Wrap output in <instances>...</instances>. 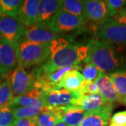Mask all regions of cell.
<instances>
[{"label": "cell", "mask_w": 126, "mask_h": 126, "mask_svg": "<svg viewBox=\"0 0 126 126\" xmlns=\"http://www.w3.org/2000/svg\"><path fill=\"white\" fill-rule=\"evenodd\" d=\"M115 90L120 97L119 102L126 98V71L119 70L109 74Z\"/></svg>", "instance_id": "7402d4cb"}, {"label": "cell", "mask_w": 126, "mask_h": 126, "mask_svg": "<svg viewBox=\"0 0 126 126\" xmlns=\"http://www.w3.org/2000/svg\"><path fill=\"white\" fill-rule=\"evenodd\" d=\"M84 11L87 23H90V30L94 32L108 17L107 6L102 0L84 1Z\"/></svg>", "instance_id": "52a82bcc"}, {"label": "cell", "mask_w": 126, "mask_h": 126, "mask_svg": "<svg viewBox=\"0 0 126 126\" xmlns=\"http://www.w3.org/2000/svg\"><path fill=\"white\" fill-rule=\"evenodd\" d=\"M55 126H70L67 125V124H66V123H63V122H58L56 125Z\"/></svg>", "instance_id": "836d02e7"}, {"label": "cell", "mask_w": 126, "mask_h": 126, "mask_svg": "<svg viewBox=\"0 0 126 126\" xmlns=\"http://www.w3.org/2000/svg\"><path fill=\"white\" fill-rule=\"evenodd\" d=\"M23 2L22 0H0V19L17 18Z\"/></svg>", "instance_id": "d6986e66"}, {"label": "cell", "mask_w": 126, "mask_h": 126, "mask_svg": "<svg viewBox=\"0 0 126 126\" xmlns=\"http://www.w3.org/2000/svg\"><path fill=\"white\" fill-rule=\"evenodd\" d=\"M87 23L72 14L60 10L52 18L49 27L52 31L61 35L72 32L83 30Z\"/></svg>", "instance_id": "5b68a950"}, {"label": "cell", "mask_w": 126, "mask_h": 126, "mask_svg": "<svg viewBox=\"0 0 126 126\" xmlns=\"http://www.w3.org/2000/svg\"><path fill=\"white\" fill-rule=\"evenodd\" d=\"M9 106H18L34 108L45 107V104L42 99L41 90L33 88L25 94L14 97Z\"/></svg>", "instance_id": "5bb4252c"}, {"label": "cell", "mask_w": 126, "mask_h": 126, "mask_svg": "<svg viewBox=\"0 0 126 126\" xmlns=\"http://www.w3.org/2000/svg\"><path fill=\"white\" fill-rule=\"evenodd\" d=\"M6 78H7V77H5V76H4V75H2V74H0V86L1 85V83H3V81H4Z\"/></svg>", "instance_id": "d6a6232c"}, {"label": "cell", "mask_w": 126, "mask_h": 126, "mask_svg": "<svg viewBox=\"0 0 126 126\" xmlns=\"http://www.w3.org/2000/svg\"><path fill=\"white\" fill-rule=\"evenodd\" d=\"M110 122L117 125H126V110L115 113L110 118Z\"/></svg>", "instance_id": "f546056e"}, {"label": "cell", "mask_w": 126, "mask_h": 126, "mask_svg": "<svg viewBox=\"0 0 126 126\" xmlns=\"http://www.w3.org/2000/svg\"><path fill=\"white\" fill-rule=\"evenodd\" d=\"M61 1L41 0L38 6L37 24H49L50 20L60 10Z\"/></svg>", "instance_id": "e0dca14e"}, {"label": "cell", "mask_w": 126, "mask_h": 126, "mask_svg": "<svg viewBox=\"0 0 126 126\" xmlns=\"http://www.w3.org/2000/svg\"><path fill=\"white\" fill-rule=\"evenodd\" d=\"M104 1L107 6L109 18L116 16L121 9L126 4V0H107Z\"/></svg>", "instance_id": "83f0119b"}, {"label": "cell", "mask_w": 126, "mask_h": 126, "mask_svg": "<svg viewBox=\"0 0 126 126\" xmlns=\"http://www.w3.org/2000/svg\"><path fill=\"white\" fill-rule=\"evenodd\" d=\"M14 98L9 77H7L0 86V107L9 106Z\"/></svg>", "instance_id": "cb8c5ba5"}, {"label": "cell", "mask_w": 126, "mask_h": 126, "mask_svg": "<svg viewBox=\"0 0 126 126\" xmlns=\"http://www.w3.org/2000/svg\"><path fill=\"white\" fill-rule=\"evenodd\" d=\"M50 44H37L20 39L17 46L18 65L25 69L45 63L50 56Z\"/></svg>", "instance_id": "3957f363"}, {"label": "cell", "mask_w": 126, "mask_h": 126, "mask_svg": "<svg viewBox=\"0 0 126 126\" xmlns=\"http://www.w3.org/2000/svg\"><path fill=\"white\" fill-rule=\"evenodd\" d=\"M17 46L4 39H0V74L9 76L18 65Z\"/></svg>", "instance_id": "8992f818"}, {"label": "cell", "mask_w": 126, "mask_h": 126, "mask_svg": "<svg viewBox=\"0 0 126 126\" xmlns=\"http://www.w3.org/2000/svg\"><path fill=\"white\" fill-rule=\"evenodd\" d=\"M124 46H116L94 38L89 41V53L85 63H91L101 72L123 70L126 59Z\"/></svg>", "instance_id": "6da1fadb"}, {"label": "cell", "mask_w": 126, "mask_h": 126, "mask_svg": "<svg viewBox=\"0 0 126 126\" xmlns=\"http://www.w3.org/2000/svg\"><path fill=\"white\" fill-rule=\"evenodd\" d=\"M83 65L81 66L82 75L87 81H94L98 77L99 70L91 63H83Z\"/></svg>", "instance_id": "4316f807"}, {"label": "cell", "mask_w": 126, "mask_h": 126, "mask_svg": "<svg viewBox=\"0 0 126 126\" xmlns=\"http://www.w3.org/2000/svg\"><path fill=\"white\" fill-rule=\"evenodd\" d=\"M37 126H55L60 122L59 118L48 107H46L44 111L35 117Z\"/></svg>", "instance_id": "603a6c76"}, {"label": "cell", "mask_w": 126, "mask_h": 126, "mask_svg": "<svg viewBox=\"0 0 126 126\" xmlns=\"http://www.w3.org/2000/svg\"><path fill=\"white\" fill-rule=\"evenodd\" d=\"M95 83L99 90V94L111 103L119 102L120 97L115 90L109 75L107 73L99 71L98 77L95 79Z\"/></svg>", "instance_id": "4fadbf2b"}, {"label": "cell", "mask_w": 126, "mask_h": 126, "mask_svg": "<svg viewBox=\"0 0 126 126\" xmlns=\"http://www.w3.org/2000/svg\"><path fill=\"white\" fill-rule=\"evenodd\" d=\"M111 103L99 94L83 95L75 99L72 106L89 112L97 110L104 106Z\"/></svg>", "instance_id": "2e32d148"}, {"label": "cell", "mask_w": 126, "mask_h": 126, "mask_svg": "<svg viewBox=\"0 0 126 126\" xmlns=\"http://www.w3.org/2000/svg\"><path fill=\"white\" fill-rule=\"evenodd\" d=\"M89 53V42L87 45L70 43L66 47L50 55L48 60L39 65L46 74L60 68L79 65L86 62Z\"/></svg>", "instance_id": "7a4b0ae2"}, {"label": "cell", "mask_w": 126, "mask_h": 126, "mask_svg": "<svg viewBox=\"0 0 126 126\" xmlns=\"http://www.w3.org/2000/svg\"><path fill=\"white\" fill-rule=\"evenodd\" d=\"M70 44L69 41L64 37H59L50 44V55L55 53Z\"/></svg>", "instance_id": "f1b7e54d"}, {"label": "cell", "mask_w": 126, "mask_h": 126, "mask_svg": "<svg viewBox=\"0 0 126 126\" xmlns=\"http://www.w3.org/2000/svg\"><path fill=\"white\" fill-rule=\"evenodd\" d=\"M9 79L14 97L25 94L33 88L34 81L31 74L20 65H18L12 72Z\"/></svg>", "instance_id": "30bf717a"}, {"label": "cell", "mask_w": 126, "mask_h": 126, "mask_svg": "<svg viewBox=\"0 0 126 126\" xmlns=\"http://www.w3.org/2000/svg\"><path fill=\"white\" fill-rule=\"evenodd\" d=\"M113 20L119 24L126 25V7L121 9L118 14L115 16Z\"/></svg>", "instance_id": "4dcf8cb0"}, {"label": "cell", "mask_w": 126, "mask_h": 126, "mask_svg": "<svg viewBox=\"0 0 126 126\" xmlns=\"http://www.w3.org/2000/svg\"><path fill=\"white\" fill-rule=\"evenodd\" d=\"M26 27L17 18L0 19V39L17 44L21 39Z\"/></svg>", "instance_id": "8fae6325"}, {"label": "cell", "mask_w": 126, "mask_h": 126, "mask_svg": "<svg viewBox=\"0 0 126 126\" xmlns=\"http://www.w3.org/2000/svg\"><path fill=\"white\" fill-rule=\"evenodd\" d=\"M87 111L81 109L73 107L72 105L67 106L65 112L60 122H63L70 126H79L86 117Z\"/></svg>", "instance_id": "ffe728a7"}, {"label": "cell", "mask_w": 126, "mask_h": 126, "mask_svg": "<svg viewBox=\"0 0 126 126\" xmlns=\"http://www.w3.org/2000/svg\"><path fill=\"white\" fill-rule=\"evenodd\" d=\"M94 34L99 40L126 48V25L119 24L113 20H105L97 27Z\"/></svg>", "instance_id": "277c9868"}, {"label": "cell", "mask_w": 126, "mask_h": 126, "mask_svg": "<svg viewBox=\"0 0 126 126\" xmlns=\"http://www.w3.org/2000/svg\"><path fill=\"white\" fill-rule=\"evenodd\" d=\"M50 30L49 24H36L26 28L21 39L37 44H49L60 37Z\"/></svg>", "instance_id": "9c48e42d"}, {"label": "cell", "mask_w": 126, "mask_h": 126, "mask_svg": "<svg viewBox=\"0 0 126 126\" xmlns=\"http://www.w3.org/2000/svg\"><path fill=\"white\" fill-rule=\"evenodd\" d=\"M108 126H126V125H117V124H113V123H110Z\"/></svg>", "instance_id": "e575fe53"}, {"label": "cell", "mask_w": 126, "mask_h": 126, "mask_svg": "<svg viewBox=\"0 0 126 126\" xmlns=\"http://www.w3.org/2000/svg\"><path fill=\"white\" fill-rule=\"evenodd\" d=\"M60 10L72 14L87 23L84 11V1L63 0L60 3ZM88 24V23H87Z\"/></svg>", "instance_id": "44dd1931"}, {"label": "cell", "mask_w": 126, "mask_h": 126, "mask_svg": "<svg viewBox=\"0 0 126 126\" xmlns=\"http://www.w3.org/2000/svg\"><path fill=\"white\" fill-rule=\"evenodd\" d=\"M113 109V104L109 103L97 110L87 112L79 126H108Z\"/></svg>", "instance_id": "7c38bea8"}, {"label": "cell", "mask_w": 126, "mask_h": 126, "mask_svg": "<svg viewBox=\"0 0 126 126\" xmlns=\"http://www.w3.org/2000/svg\"><path fill=\"white\" fill-rule=\"evenodd\" d=\"M17 122L11 107H0V126H16Z\"/></svg>", "instance_id": "484cf974"}, {"label": "cell", "mask_w": 126, "mask_h": 126, "mask_svg": "<svg viewBox=\"0 0 126 126\" xmlns=\"http://www.w3.org/2000/svg\"></svg>", "instance_id": "d590c367"}, {"label": "cell", "mask_w": 126, "mask_h": 126, "mask_svg": "<svg viewBox=\"0 0 126 126\" xmlns=\"http://www.w3.org/2000/svg\"><path fill=\"white\" fill-rule=\"evenodd\" d=\"M39 3V0L24 1L17 18L26 28L37 24Z\"/></svg>", "instance_id": "9a60e30c"}, {"label": "cell", "mask_w": 126, "mask_h": 126, "mask_svg": "<svg viewBox=\"0 0 126 126\" xmlns=\"http://www.w3.org/2000/svg\"><path fill=\"white\" fill-rule=\"evenodd\" d=\"M16 126H37L35 118H23L18 120Z\"/></svg>", "instance_id": "1f68e13d"}, {"label": "cell", "mask_w": 126, "mask_h": 126, "mask_svg": "<svg viewBox=\"0 0 126 126\" xmlns=\"http://www.w3.org/2000/svg\"><path fill=\"white\" fill-rule=\"evenodd\" d=\"M12 107L14 115L17 120L23 118H33L39 116L44 111L45 107L43 108H34V107H25L18 106H10Z\"/></svg>", "instance_id": "d4e9b609"}, {"label": "cell", "mask_w": 126, "mask_h": 126, "mask_svg": "<svg viewBox=\"0 0 126 126\" xmlns=\"http://www.w3.org/2000/svg\"><path fill=\"white\" fill-rule=\"evenodd\" d=\"M42 99L46 107H67L72 105L75 99L80 95L77 92L66 90L64 88L41 92Z\"/></svg>", "instance_id": "ba28073f"}, {"label": "cell", "mask_w": 126, "mask_h": 126, "mask_svg": "<svg viewBox=\"0 0 126 126\" xmlns=\"http://www.w3.org/2000/svg\"><path fill=\"white\" fill-rule=\"evenodd\" d=\"M86 81L81 72L77 69H72L66 72L61 79L60 86L63 88L77 92Z\"/></svg>", "instance_id": "ac0fdd59"}]
</instances>
